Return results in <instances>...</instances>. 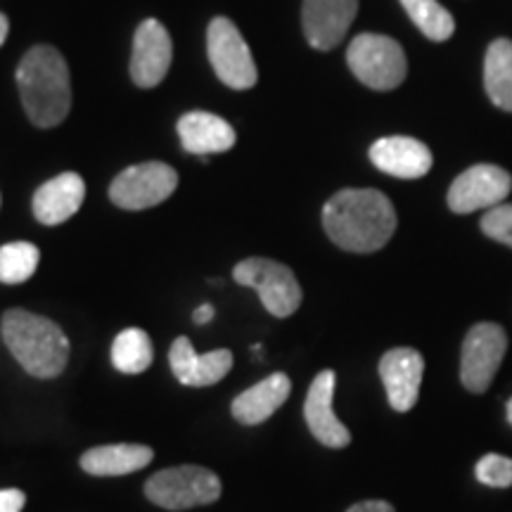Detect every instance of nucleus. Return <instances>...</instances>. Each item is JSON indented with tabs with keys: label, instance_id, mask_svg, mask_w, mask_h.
Wrapping results in <instances>:
<instances>
[{
	"label": "nucleus",
	"instance_id": "obj_19",
	"mask_svg": "<svg viewBox=\"0 0 512 512\" xmlns=\"http://www.w3.org/2000/svg\"><path fill=\"white\" fill-rule=\"evenodd\" d=\"M178 136L190 155H219L235 145L233 126L209 112H188L181 117Z\"/></svg>",
	"mask_w": 512,
	"mask_h": 512
},
{
	"label": "nucleus",
	"instance_id": "obj_11",
	"mask_svg": "<svg viewBox=\"0 0 512 512\" xmlns=\"http://www.w3.org/2000/svg\"><path fill=\"white\" fill-rule=\"evenodd\" d=\"M174 46H171L169 31L157 19H145L133 38L131 55V79L140 88H155L164 81L171 67Z\"/></svg>",
	"mask_w": 512,
	"mask_h": 512
},
{
	"label": "nucleus",
	"instance_id": "obj_26",
	"mask_svg": "<svg viewBox=\"0 0 512 512\" xmlns=\"http://www.w3.org/2000/svg\"><path fill=\"white\" fill-rule=\"evenodd\" d=\"M482 230L491 240L512 247V204H498L482 216Z\"/></svg>",
	"mask_w": 512,
	"mask_h": 512
},
{
	"label": "nucleus",
	"instance_id": "obj_6",
	"mask_svg": "<svg viewBox=\"0 0 512 512\" xmlns=\"http://www.w3.org/2000/svg\"><path fill=\"white\" fill-rule=\"evenodd\" d=\"M233 278L238 285L256 290L261 304L275 318L292 316L302 306V285L297 283L292 268L280 261L261 259V256L245 259L233 268Z\"/></svg>",
	"mask_w": 512,
	"mask_h": 512
},
{
	"label": "nucleus",
	"instance_id": "obj_32",
	"mask_svg": "<svg viewBox=\"0 0 512 512\" xmlns=\"http://www.w3.org/2000/svg\"><path fill=\"white\" fill-rule=\"evenodd\" d=\"M261 351H264V347H261V344H254V347H252V354H261Z\"/></svg>",
	"mask_w": 512,
	"mask_h": 512
},
{
	"label": "nucleus",
	"instance_id": "obj_25",
	"mask_svg": "<svg viewBox=\"0 0 512 512\" xmlns=\"http://www.w3.org/2000/svg\"><path fill=\"white\" fill-rule=\"evenodd\" d=\"M475 475L486 486L508 489L512 486V460L501 456V453H486L475 465Z\"/></svg>",
	"mask_w": 512,
	"mask_h": 512
},
{
	"label": "nucleus",
	"instance_id": "obj_28",
	"mask_svg": "<svg viewBox=\"0 0 512 512\" xmlns=\"http://www.w3.org/2000/svg\"><path fill=\"white\" fill-rule=\"evenodd\" d=\"M347 512H396V510L394 505L387 501H363V503L351 505Z\"/></svg>",
	"mask_w": 512,
	"mask_h": 512
},
{
	"label": "nucleus",
	"instance_id": "obj_22",
	"mask_svg": "<svg viewBox=\"0 0 512 512\" xmlns=\"http://www.w3.org/2000/svg\"><path fill=\"white\" fill-rule=\"evenodd\" d=\"M155 361V349H152V339L145 330L128 328L119 332L112 344V366L119 373L140 375Z\"/></svg>",
	"mask_w": 512,
	"mask_h": 512
},
{
	"label": "nucleus",
	"instance_id": "obj_12",
	"mask_svg": "<svg viewBox=\"0 0 512 512\" xmlns=\"http://www.w3.org/2000/svg\"><path fill=\"white\" fill-rule=\"evenodd\" d=\"M422 375H425V358L420 351L399 347L382 356L380 377L387 389L389 406L396 413H408L418 403Z\"/></svg>",
	"mask_w": 512,
	"mask_h": 512
},
{
	"label": "nucleus",
	"instance_id": "obj_2",
	"mask_svg": "<svg viewBox=\"0 0 512 512\" xmlns=\"http://www.w3.org/2000/svg\"><path fill=\"white\" fill-rule=\"evenodd\" d=\"M17 86L31 124L50 128L62 124L72 110L69 67L53 46H36L17 67Z\"/></svg>",
	"mask_w": 512,
	"mask_h": 512
},
{
	"label": "nucleus",
	"instance_id": "obj_30",
	"mask_svg": "<svg viewBox=\"0 0 512 512\" xmlns=\"http://www.w3.org/2000/svg\"><path fill=\"white\" fill-rule=\"evenodd\" d=\"M8 31H10V24H8V17L0 15V46L5 43V38H8Z\"/></svg>",
	"mask_w": 512,
	"mask_h": 512
},
{
	"label": "nucleus",
	"instance_id": "obj_15",
	"mask_svg": "<svg viewBox=\"0 0 512 512\" xmlns=\"http://www.w3.org/2000/svg\"><path fill=\"white\" fill-rule=\"evenodd\" d=\"M171 373L185 387H211L233 368V351L216 349L197 356L188 337H178L169 351Z\"/></svg>",
	"mask_w": 512,
	"mask_h": 512
},
{
	"label": "nucleus",
	"instance_id": "obj_20",
	"mask_svg": "<svg viewBox=\"0 0 512 512\" xmlns=\"http://www.w3.org/2000/svg\"><path fill=\"white\" fill-rule=\"evenodd\" d=\"M155 451L143 444H110L95 446L83 453L79 465L93 477H124L143 470L152 463Z\"/></svg>",
	"mask_w": 512,
	"mask_h": 512
},
{
	"label": "nucleus",
	"instance_id": "obj_16",
	"mask_svg": "<svg viewBox=\"0 0 512 512\" xmlns=\"http://www.w3.org/2000/svg\"><path fill=\"white\" fill-rule=\"evenodd\" d=\"M370 162L382 174L396 178H422L432 169L430 147L415 138L392 136L380 138L370 147Z\"/></svg>",
	"mask_w": 512,
	"mask_h": 512
},
{
	"label": "nucleus",
	"instance_id": "obj_3",
	"mask_svg": "<svg viewBox=\"0 0 512 512\" xmlns=\"http://www.w3.org/2000/svg\"><path fill=\"white\" fill-rule=\"evenodd\" d=\"M0 330L5 347L31 377L53 380L64 373L72 344L53 320L24 309H10L3 316Z\"/></svg>",
	"mask_w": 512,
	"mask_h": 512
},
{
	"label": "nucleus",
	"instance_id": "obj_10",
	"mask_svg": "<svg viewBox=\"0 0 512 512\" xmlns=\"http://www.w3.org/2000/svg\"><path fill=\"white\" fill-rule=\"evenodd\" d=\"M512 190V176L496 164H477L463 171L451 190H448V207L456 214H472L477 209H494L505 202Z\"/></svg>",
	"mask_w": 512,
	"mask_h": 512
},
{
	"label": "nucleus",
	"instance_id": "obj_5",
	"mask_svg": "<svg viewBox=\"0 0 512 512\" xmlns=\"http://www.w3.org/2000/svg\"><path fill=\"white\" fill-rule=\"evenodd\" d=\"M351 72L373 91H392L408 74L403 48L382 34H358L347 50Z\"/></svg>",
	"mask_w": 512,
	"mask_h": 512
},
{
	"label": "nucleus",
	"instance_id": "obj_29",
	"mask_svg": "<svg viewBox=\"0 0 512 512\" xmlns=\"http://www.w3.org/2000/svg\"><path fill=\"white\" fill-rule=\"evenodd\" d=\"M214 306L211 304H202L200 309H195V313H192V320H195L197 325H207L211 318H214Z\"/></svg>",
	"mask_w": 512,
	"mask_h": 512
},
{
	"label": "nucleus",
	"instance_id": "obj_23",
	"mask_svg": "<svg viewBox=\"0 0 512 512\" xmlns=\"http://www.w3.org/2000/svg\"><path fill=\"white\" fill-rule=\"evenodd\" d=\"M401 5L430 41H446L456 31V19L439 0H401Z\"/></svg>",
	"mask_w": 512,
	"mask_h": 512
},
{
	"label": "nucleus",
	"instance_id": "obj_13",
	"mask_svg": "<svg viewBox=\"0 0 512 512\" xmlns=\"http://www.w3.org/2000/svg\"><path fill=\"white\" fill-rule=\"evenodd\" d=\"M335 370H323L311 382L309 394L304 403V418L313 437L328 448H344L351 444V432L339 422L332 411V399H335Z\"/></svg>",
	"mask_w": 512,
	"mask_h": 512
},
{
	"label": "nucleus",
	"instance_id": "obj_24",
	"mask_svg": "<svg viewBox=\"0 0 512 512\" xmlns=\"http://www.w3.org/2000/svg\"><path fill=\"white\" fill-rule=\"evenodd\" d=\"M41 252L31 242H10L0 247V283L22 285L36 273Z\"/></svg>",
	"mask_w": 512,
	"mask_h": 512
},
{
	"label": "nucleus",
	"instance_id": "obj_9",
	"mask_svg": "<svg viewBox=\"0 0 512 512\" xmlns=\"http://www.w3.org/2000/svg\"><path fill=\"white\" fill-rule=\"evenodd\" d=\"M178 185V174L169 164L145 162L128 166L110 185V200L119 209L140 211L169 200Z\"/></svg>",
	"mask_w": 512,
	"mask_h": 512
},
{
	"label": "nucleus",
	"instance_id": "obj_7",
	"mask_svg": "<svg viewBox=\"0 0 512 512\" xmlns=\"http://www.w3.org/2000/svg\"><path fill=\"white\" fill-rule=\"evenodd\" d=\"M207 53L216 76L233 91H247L259 79L249 46L228 17L211 19L207 29Z\"/></svg>",
	"mask_w": 512,
	"mask_h": 512
},
{
	"label": "nucleus",
	"instance_id": "obj_17",
	"mask_svg": "<svg viewBox=\"0 0 512 512\" xmlns=\"http://www.w3.org/2000/svg\"><path fill=\"white\" fill-rule=\"evenodd\" d=\"M86 197V183L79 174H60L43 183L34 195V216L43 226H60L81 209Z\"/></svg>",
	"mask_w": 512,
	"mask_h": 512
},
{
	"label": "nucleus",
	"instance_id": "obj_18",
	"mask_svg": "<svg viewBox=\"0 0 512 512\" xmlns=\"http://www.w3.org/2000/svg\"><path fill=\"white\" fill-rule=\"evenodd\" d=\"M290 392L292 382L285 373L268 375L266 380L256 382L254 387L245 389L238 399H233L230 413H233V418L242 422V425H261V422H266L287 399H290Z\"/></svg>",
	"mask_w": 512,
	"mask_h": 512
},
{
	"label": "nucleus",
	"instance_id": "obj_1",
	"mask_svg": "<svg viewBox=\"0 0 512 512\" xmlns=\"http://www.w3.org/2000/svg\"><path fill=\"white\" fill-rule=\"evenodd\" d=\"M323 228L339 249L377 252L396 233V211L380 190H339L323 207Z\"/></svg>",
	"mask_w": 512,
	"mask_h": 512
},
{
	"label": "nucleus",
	"instance_id": "obj_4",
	"mask_svg": "<svg viewBox=\"0 0 512 512\" xmlns=\"http://www.w3.org/2000/svg\"><path fill=\"white\" fill-rule=\"evenodd\" d=\"M223 484L216 472L200 465L159 470L145 482L147 501L164 510H190L219 501Z\"/></svg>",
	"mask_w": 512,
	"mask_h": 512
},
{
	"label": "nucleus",
	"instance_id": "obj_21",
	"mask_svg": "<svg viewBox=\"0 0 512 512\" xmlns=\"http://www.w3.org/2000/svg\"><path fill=\"white\" fill-rule=\"evenodd\" d=\"M484 86L496 107L512 112V41L508 38H498L486 50Z\"/></svg>",
	"mask_w": 512,
	"mask_h": 512
},
{
	"label": "nucleus",
	"instance_id": "obj_27",
	"mask_svg": "<svg viewBox=\"0 0 512 512\" xmlns=\"http://www.w3.org/2000/svg\"><path fill=\"white\" fill-rule=\"evenodd\" d=\"M27 496L19 489H3L0 491V512H22Z\"/></svg>",
	"mask_w": 512,
	"mask_h": 512
},
{
	"label": "nucleus",
	"instance_id": "obj_31",
	"mask_svg": "<svg viewBox=\"0 0 512 512\" xmlns=\"http://www.w3.org/2000/svg\"><path fill=\"white\" fill-rule=\"evenodd\" d=\"M505 408H508V422L512 425V396L508 399V403H505Z\"/></svg>",
	"mask_w": 512,
	"mask_h": 512
},
{
	"label": "nucleus",
	"instance_id": "obj_14",
	"mask_svg": "<svg viewBox=\"0 0 512 512\" xmlns=\"http://www.w3.org/2000/svg\"><path fill=\"white\" fill-rule=\"evenodd\" d=\"M358 12V0H304L306 41L316 50H332L347 36Z\"/></svg>",
	"mask_w": 512,
	"mask_h": 512
},
{
	"label": "nucleus",
	"instance_id": "obj_8",
	"mask_svg": "<svg viewBox=\"0 0 512 512\" xmlns=\"http://www.w3.org/2000/svg\"><path fill=\"white\" fill-rule=\"evenodd\" d=\"M505 351H508V335L498 323H477L467 332L460 354V380L467 392L484 394L491 387Z\"/></svg>",
	"mask_w": 512,
	"mask_h": 512
}]
</instances>
